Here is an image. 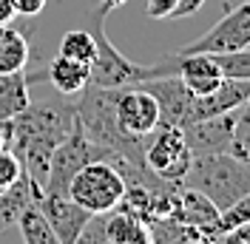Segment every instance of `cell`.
I'll return each instance as SVG.
<instances>
[{
	"label": "cell",
	"mask_w": 250,
	"mask_h": 244,
	"mask_svg": "<svg viewBox=\"0 0 250 244\" xmlns=\"http://www.w3.org/2000/svg\"><path fill=\"white\" fill-rule=\"evenodd\" d=\"M114 117L123 134L145 139L159 125V105L142 85H128L114 94Z\"/></svg>",
	"instance_id": "obj_8"
},
{
	"label": "cell",
	"mask_w": 250,
	"mask_h": 244,
	"mask_svg": "<svg viewBox=\"0 0 250 244\" xmlns=\"http://www.w3.org/2000/svg\"><path fill=\"white\" fill-rule=\"evenodd\" d=\"M233 120L236 111L208 117V120L188 122L182 128L188 148L193 156H210V153H230V139H233Z\"/></svg>",
	"instance_id": "obj_9"
},
{
	"label": "cell",
	"mask_w": 250,
	"mask_h": 244,
	"mask_svg": "<svg viewBox=\"0 0 250 244\" xmlns=\"http://www.w3.org/2000/svg\"><path fill=\"white\" fill-rule=\"evenodd\" d=\"M15 17V9H12V0H0V23H9Z\"/></svg>",
	"instance_id": "obj_30"
},
{
	"label": "cell",
	"mask_w": 250,
	"mask_h": 244,
	"mask_svg": "<svg viewBox=\"0 0 250 244\" xmlns=\"http://www.w3.org/2000/svg\"><path fill=\"white\" fill-rule=\"evenodd\" d=\"M37 204L48 219V224L54 227L60 244H77V236L83 233L85 222L94 216L85 207H80L68 193H43Z\"/></svg>",
	"instance_id": "obj_10"
},
{
	"label": "cell",
	"mask_w": 250,
	"mask_h": 244,
	"mask_svg": "<svg viewBox=\"0 0 250 244\" xmlns=\"http://www.w3.org/2000/svg\"><path fill=\"white\" fill-rule=\"evenodd\" d=\"M140 85L154 97L156 105H159V125H176V128L185 125L193 94L185 88V82L179 77L176 74L154 77V80H145Z\"/></svg>",
	"instance_id": "obj_11"
},
{
	"label": "cell",
	"mask_w": 250,
	"mask_h": 244,
	"mask_svg": "<svg viewBox=\"0 0 250 244\" xmlns=\"http://www.w3.org/2000/svg\"><path fill=\"white\" fill-rule=\"evenodd\" d=\"M236 3H250V0H228V3H225V9H228V6H236Z\"/></svg>",
	"instance_id": "obj_33"
},
{
	"label": "cell",
	"mask_w": 250,
	"mask_h": 244,
	"mask_svg": "<svg viewBox=\"0 0 250 244\" xmlns=\"http://www.w3.org/2000/svg\"><path fill=\"white\" fill-rule=\"evenodd\" d=\"M88 74H91V65L68 60V57H62V54H57L46 68L48 82H51L60 94H68V97H71V94H80L88 85Z\"/></svg>",
	"instance_id": "obj_16"
},
{
	"label": "cell",
	"mask_w": 250,
	"mask_h": 244,
	"mask_svg": "<svg viewBox=\"0 0 250 244\" xmlns=\"http://www.w3.org/2000/svg\"><path fill=\"white\" fill-rule=\"evenodd\" d=\"M193 244H210V242H208V239H199V242H193Z\"/></svg>",
	"instance_id": "obj_34"
},
{
	"label": "cell",
	"mask_w": 250,
	"mask_h": 244,
	"mask_svg": "<svg viewBox=\"0 0 250 244\" xmlns=\"http://www.w3.org/2000/svg\"><path fill=\"white\" fill-rule=\"evenodd\" d=\"M145 12H148V17H154V20H168L173 15V0H148Z\"/></svg>",
	"instance_id": "obj_28"
},
{
	"label": "cell",
	"mask_w": 250,
	"mask_h": 244,
	"mask_svg": "<svg viewBox=\"0 0 250 244\" xmlns=\"http://www.w3.org/2000/svg\"><path fill=\"white\" fill-rule=\"evenodd\" d=\"M6 148V134H3V125H0V151Z\"/></svg>",
	"instance_id": "obj_32"
},
{
	"label": "cell",
	"mask_w": 250,
	"mask_h": 244,
	"mask_svg": "<svg viewBox=\"0 0 250 244\" xmlns=\"http://www.w3.org/2000/svg\"><path fill=\"white\" fill-rule=\"evenodd\" d=\"M97 159H108V153L100 145H94L91 139L85 137V131L80 128V122H74V128L68 131V137L62 139L60 145L51 153L48 162V176L43 184V193H68V182L83 165L97 162Z\"/></svg>",
	"instance_id": "obj_5"
},
{
	"label": "cell",
	"mask_w": 250,
	"mask_h": 244,
	"mask_svg": "<svg viewBox=\"0 0 250 244\" xmlns=\"http://www.w3.org/2000/svg\"><path fill=\"white\" fill-rule=\"evenodd\" d=\"M40 196H43V187L34 184L26 173H20V179L12 187L0 193V233L6 227H12V224H17V219L23 216V210L31 207V204H37Z\"/></svg>",
	"instance_id": "obj_14"
},
{
	"label": "cell",
	"mask_w": 250,
	"mask_h": 244,
	"mask_svg": "<svg viewBox=\"0 0 250 244\" xmlns=\"http://www.w3.org/2000/svg\"><path fill=\"white\" fill-rule=\"evenodd\" d=\"M202 6H205V0H173V15H171V20L196 15Z\"/></svg>",
	"instance_id": "obj_29"
},
{
	"label": "cell",
	"mask_w": 250,
	"mask_h": 244,
	"mask_svg": "<svg viewBox=\"0 0 250 244\" xmlns=\"http://www.w3.org/2000/svg\"><path fill=\"white\" fill-rule=\"evenodd\" d=\"M17 227H20V236L26 244H60L54 227L48 224V219L43 216L40 204H31L23 210V216L17 219Z\"/></svg>",
	"instance_id": "obj_20"
},
{
	"label": "cell",
	"mask_w": 250,
	"mask_h": 244,
	"mask_svg": "<svg viewBox=\"0 0 250 244\" xmlns=\"http://www.w3.org/2000/svg\"><path fill=\"white\" fill-rule=\"evenodd\" d=\"M29 102H31V94H29V74L26 71L0 74V122H9L20 111H26Z\"/></svg>",
	"instance_id": "obj_18"
},
{
	"label": "cell",
	"mask_w": 250,
	"mask_h": 244,
	"mask_svg": "<svg viewBox=\"0 0 250 244\" xmlns=\"http://www.w3.org/2000/svg\"><path fill=\"white\" fill-rule=\"evenodd\" d=\"M105 17L108 12L97 3L88 20V31L94 34L97 43V57L91 62V74H88V85L97 88H128V85H140L148 80V65L128 60L120 48L108 40L105 31Z\"/></svg>",
	"instance_id": "obj_3"
},
{
	"label": "cell",
	"mask_w": 250,
	"mask_h": 244,
	"mask_svg": "<svg viewBox=\"0 0 250 244\" xmlns=\"http://www.w3.org/2000/svg\"><path fill=\"white\" fill-rule=\"evenodd\" d=\"M228 80H250V46L230 51V54H213Z\"/></svg>",
	"instance_id": "obj_24"
},
{
	"label": "cell",
	"mask_w": 250,
	"mask_h": 244,
	"mask_svg": "<svg viewBox=\"0 0 250 244\" xmlns=\"http://www.w3.org/2000/svg\"><path fill=\"white\" fill-rule=\"evenodd\" d=\"M20 173H23L20 159H17L9 148H3V151H0V193L9 190V187L20 179Z\"/></svg>",
	"instance_id": "obj_25"
},
{
	"label": "cell",
	"mask_w": 250,
	"mask_h": 244,
	"mask_svg": "<svg viewBox=\"0 0 250 244\" xmlns=\"http://www.w3.org/2000/svg\"><path fill=\"white\" fill-rule=\"evenodd\" d=\"M105 236L108 244H151L148 222H142L140 216L123 207H114L105 213Z\"/></svg>",
	"instance_id": "obj_15"
},
{
	"label": "cell",
	"mask_w": 250,
	"mask_h": 244,
	"mask_svg": "<svg viewBox=\"0 0 250 244\" xmlns=\"http://www.w3.org/2000/svg\"><path fill=\"white\" fill-rule=\"evenodd\" d=\"M230 153L250 165V97L236 108L233 120V139H230Z\"/></svg>",
	"instance_id": "obj_22"
},
{
	"label": "cell",
	"mask_w": 250,
	"mask_h": 244,
	"mask_svg": "<svg viewBox=\"0 0 250 244\" xmlns=\"http://www.w3.org/2000/svg\"><path fill=\"white\" fill-rule=\"evenodd\" d=\"M250 46V3L228 6L225 15L213 29L199 34L188 46L179 48V54H230Z\"/></svg>",
	"instance_id": "obj_7"
},
{
	"label": "cell",
	"mask_w": 250,
	"mask_h": 244,
	"mask_svg": "<svg viewBox=\"0 0 250 244\" xmlns=\"http://www.w3.org/2000/svg\"><path fill=\"white\" fill-rule=\"evenodd\" d=\"M12 9L17 17H34L46 9V0H12Z\"/></svg>",
	"instance_id": "obj_27"
},
{
	"label": "cell",
	"mask_w": 250,
	"mask_h": 244,
	"mask_svg": "<svg viewBox=\"0 0 250 244\" xmlns=\"http://www.w3.org/2000/svg\"><path fill=\"white\" fill-rule=\"evenodd\" d=\"M60 54L68 60H77L91 65L97 57V43H94V34L88 29H71L60 37Z\"/></svg>",
	"instance_id": "obj_21"
},
{
	"label": "cell",
	"mask_w": 250,
	"mask_h": 244,
	"mask_svg": "<svg viewBox=\"0 0 250 244\" xmlns=\"http://www.w3.org/2000/svg\"><path fill=\"white\" fill-rule=\"evenodd\" d=\"M77 122V108L74 102H29L26 111H20L3 125L6 134V148L15 153L23 165V173L34 184H46L48 162L51 153L68 137V131Z\"/></svg>",
	"instance_id": "obj_1"
},
{
	"label": "cell",
	"mask_w": 250,
	"mask_h": 244,
	"mask_svg": "<svg viewBox=\"0 0 250 244\" xmlns=\"http://www.w3.org/2000/svg\"><path fill=\"white\" fill-rule=\"evenodd\" d=\"M239 224H250V193H245L242 199H236L230 207H225L222 213H219L216 224L210 233H219V230H230V227H239ZM208 233V236H210ZM205 236V239H208Z\"/></svg>",
	"instance_id": "obj_23"
},
{
	"label": "cell",
	"mask_w": 250,
	"mask_h": 244,
	"mask_svg": "<svg viewBox=\"0 0 250 244\" xmlns=\"http://www.w3.org/2000/svg\"><path fill=\"white\" fill-rule=\"evenodd\" d=\"M185 187H193L210 199L219 207H230L236 199L250 193V165L233 153H210V156H193L188 168Z\"/></svg>",
	"instance_id": "obj_2"
},
{
	"label": "cell",
	"mask_w": 250,
	"mask_h": 244,
	"mask_svg": "<svg viewBox=\"0 0 250 244\" xmlns=\"http://www.w3.org/2000/svg\"><path fill=\"white\" fill-rule=\"evenodd\" d=\"M248 97H250V80H228L225 77L219 82V88H213L210 94H199V97L193 94L185 125L188 122H196V120H208V117H219V114H228V111H236Z\"/></svg>",
	"instance_id": "obj_12"
},
{
	"label": "cell",
	"mask_w": 250,
	"mask_h": 244,
	"mask_svg": "<svg viewBox=\"0 0 250 244\" xmlns=\"http://www.w3.org/2000/svg\"><path fill=\"white\" fill-rule=\"evenodd\" d=\"M142 156H145V168L168 182H182L190 168V159H193V153L182 137V128H176V125H156L145 137Z\"/></svg>",
	"instance_id": "obj_6"
},
{
	"label": "cell",
	"mask_w": 250,
	"mask_h": 244,
	"mask_svg": "<svg viewBox=\"0 0 250 244\" xmlns=\"http://www.w3.org/2000/svg\"><path fill=\"white\" fill-rule=\"evenodd\" d=\"M68 196L74 199L80 207H85L88 213H108L114 207H120V202H123L125 179L114 162L97 159V162L83 165L71 176Z\"/></svg>",
	"instance_id": "obj_4"
},
{
	"label": "cell",
	"mask_w": 250,
	"mask_h": 244,
	"mask_svg": "<svg viewBox=\"0 0 250 244\" xmlns=\"http://www.w3.org/2000/svg\"><path fill=\"white\" fill-rule=\"evenodd\" d=\"M151 230V244H193L202 239V233L190 227L185 222H179L176 216H159L148 222Z\"/></svg>",
	"instance_id": "obj_19"
},
{
	"label": "cell",
	"mask_w": 250,
	"mask_h": 244,
	"mask_svg": "<svg viewBox=\"0 0 250 244\" xmlns=\"http://www.w3.org/2000/svg\"><path fill=\"white\" fill-rule=\"evenodd\" d=\"M173 216L179 219V222H185L190 227H196L202 233V239L213 230L219 219V207L210 202V199L199 193V190H193V187H185L182 184V193H179V202H176V210Z\"/></svg>",
	"instance_id": "obj_13"
},
{
	"label": "cell",
	"mask_w": 250,
	"mask_h": 244,
	"mask_svg": "<svg viewBox=\"0 0 250 244\" xmlns=\"http://www.w3.org/2000/svg\"><path fill=\"white\" fill-rule=\"evenodd\" d=\"M31 57V48L26 34L9 23H0V74L26 71Z\"/></svg>",
	"instance_id": "obj_17"
},
{
	"label": "cell",
	"mask_w": 250,
	"mask_h": 244,
	"mask_svg": "<svg viewBox=\"0 0 250 244\" xmlns=\"http://www.w3.org/2000/svg\"><path fill=\"white\" fill-rule=\"evenodd\" d=\"M123 3H125V0H100V6H103L105 12H114V9H120Z\"/></svg>",
	"instance_id": "obj_31"
},
{
	"label": "cell",
	"mask_w": 250,
	"mask_h": 244,
	"mask_svg": "<svg viewBox=\"0 0 250 244\" xmlns=\"http://www.w3.org/2000/svg\"><path fill=\"white\" fill-rule=\"evenodd\" d=\"M210 244H250V224H239L230 230H219L208 236Z\"/></svg>",
	"instance_id": "obj_26"
}]
</instances>
